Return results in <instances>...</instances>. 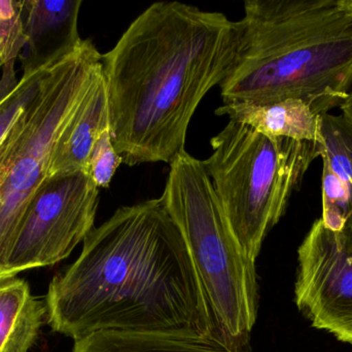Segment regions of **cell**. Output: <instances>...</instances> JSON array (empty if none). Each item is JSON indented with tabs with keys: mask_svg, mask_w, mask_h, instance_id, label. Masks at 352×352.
<instances>
[{
	"mask_svg": "<svg viewBox=\"0 0 352 352\" xmlns=\"http://www.w3.org/2000/svg\"><path fill=\"white\" fill-rule=\"evenodd\" d=\"M72 352H245L221 339L175 333L104 331L74 341Z\"/></svg>",
	"mask_w": 352,
	"mask_h": 352,
	"instance_id": "cell-12",
	"label": "cell"
},
{
	"mask_svg": "<svg viewBox=\"0 0 352 352\" xmlns=\"http://www.w3.org/2000/svg\"><path fill=\"white\" fill-rule=\"evenodd\" d=\"M26 43L22 1L0 0V63L2 65L0 92L12 90L18 83L14 61L20 57Z\"/></svg>",
	"mask_w": 352,
	"mask_h": 352,
	"instance_id": "cell-15",
	"label": "cell"
},
{
	"mask_svg": "<svg viewBox=\"0 0 352 352\" xmlns=\"http://www.w3.org/2000/svg\"><path fill=\"white\" fill-rule=\"evenodd\" d=\"M99 188L86 173L47 180L21 225L0 284L65 260L94 229Z\"/></svg>",
	"mask_w": 352,
	"mask_h": 352,
	"instance_id": "cell-7",
	"label": "cell"
},
{
	"mask_svg": "<svg viewBox=\"0 0 352 352\" xmlns=\"http://www.w3.org/2000/svg\"><path fill=\"white\" fill-rule=\"evenodd\" d=\"M295 302L314 328L352 344V231L312 225L298 249Z\"/></svg>",
	"mask_w": 352,
	"mask_h": 352,
	"instance_id": "cell-8",
	"label": "cell"
},
{
	"mask_svg": "<svg viewBox=\"0 0 352 352\" xmlns=\"http://www.w3.org/2000/svg\"><path fill=\"white\" fill-rule=\"evenodd\" d=\"M340 109L345 119L352 125V90L349 93V96L343 101L342 105H340Z\"/></svg>",
	"mask_w": 352,
	"mask_h": 352,
	"instance_id": "cell-18",
	"label": "cell"
},
{
	"mask_svg": "<svg viewBox=\"0 0 352 352\" xmlns=\"http://www.w3.org/2000/svg\"><path fill=\"white\" fill-rule=\"evenodd\" d=\"M239 22L179 1L148 6L102 54L109 125L123 163L170 165L190 120L231 70Z\"/></svg>",
	"mask_w": 352,
	"mask_h": 352,
	"instance_id": "cell-2",
	"label": "cell"
},
{
	"mask_svg": "<svg viewBox=\"0 0 352 352\" xmlns=\"http://www.w3.org/2000/svg\"><path fill=\"white\" fill-rule=\"evenodd\" d=\"M339 4L352 18V0H339Z\"/></svg>",
	"mask_w": 352,
	"mask_h": 352,
	"instance_id": "cell-19",
	"label": "cell"
},
{
	"mask_svg": "<svg viewBox=\"0 0 352 352\" xmlns=\"http://www.w3.org/2000/svg\"><path fill=\"white\" fill-rule=\"evenodd\" d=\"M122 163L123 157L116 150L109 125L102 130L93 147L86 174L99 189L109 188Z\"/></svg>",
	"mask_w": 352,
	"mask_h": 352,
	"instance_id": "cell-17",
	"label": "cell"
},
{
	"mask_svg": "<svg viewBox=\"0 0 352 352\" xmlns=\"http://www.w3.org/2000/svg\"><path fill=\"white\" fill-rule=\"evenodd\" d=\"M2 68V65H1V63H0V68Z\"/></svg>",
	"mask_w": 352,
	"mask_h": 352,
	"instance_id": "cell-20",
	"label": "cell"
},
{
	"mask_svg": "<svg viewBox=\"0 0 352 352\" xmlns=\"http://www.w3.org/2000/svg\"><path fill=\"white\" fill-rule=\"evenodd\" d=\"M109 125V99L101 68L54 146L47 180L86 173L93 147Z\"/></svg>",
	"mask_w": 352,
	"mask_h": 352,
	"instance_id": "cell-10",
	"label": "cell"
},
{
	"mask_svg": "<svg viewBox=\"0 0 352 352\" xmlns=\"http://www.w3.org/2000/svg\"><path fill=\"white\" fill-rule=\"evenodd\" d=\"M45 322V302L33 297L26 281L0 284V352H28Z\"/></svg>",
	"mask_w": 352,
	"mask_h": 352,
	"instance_id": "cell-13",
	"label": "cell"
},
{
	"mask_svg": "<svg viewBox=\"0 0 352 352\" xmlns=\"http://www.w3.org/2000/svg\"><path fill=\"white\" fill-rule=\"evenodd\" d=\"M210 144L212 154L203 165L236 242L256 262L324 146L267 136L230 120Z\"/></svg>",
	"mask_w": 352,
	"mask_h": 352,
	"instance_id": "cell-4",
	"label": "cell"
},
{
	"mask_svg": "<svg viewBox=\"0 0 352 352\" xmlns=\"http://www.w3.org/2000/svg\"><path fill=\"white\" fill-rule=\"evenodd\" d=\"M322 184L336 196L343 231H352V125L344 116L320 117Z\"/></svg>",
	"mask_w": 352,
	"mask_h": 352,
	"instance_id": "cell-14",
	"label": "cell"
},
{
	"mask_svg": "<svg viewBox=\"0 0 352 352\" xmlns=\"http://www.w3.org/2000/svg\"><path fill=\"white\" fill-rule=\"evenodd\" d=\"M161 198L188 246L221 332L232 346L248 352L258 318L256 262L236 242L203 161L180 153L170 163Z\"/></svg>",
	"mask_w": 352,
	"mask_h": 352,
	"instance_id": "cell-5",
	"label": "cell"
},
{
	"mask_svg": "<svg viewBox=\"0 0 352 352\" xmlns=\"http://www.w3.org/2000/svg\"><path fill=\"white\" fill-rule=\"evenodd\" d=\"M45 302L53 331L74 341L119 331L230 344L161 198L121 207L94 227L78 260L50 283Z\"/></svg>",
	"mask_w": 352,
	"mask_h": 352,
	"instance_id": "cell-1",
	"label": "cell"
},
{
	"mask_svg": "<svg viewBox=\"0 0 352 352\" xmlns=\"http://www.w3.org/2000/svg\"><path fill=\"white\" fill-rule=\"evenodd\" d=\"M217 116H227L230 121L245 124L261 134L302 142L322 143L320 117L300 99L276 103H223L215 110Z\"/></svg>",
	"mask_w": 352,
	"mask_h": 352,
	"instance_id": "cell-11",
	"label": "cell"
},
{
	"mask_svg": "<svg viewBox=\"0 0 352 352\" xmlns=\"http://www.w3.org/2000/svg\"><path fill=\"white\" fill-rule=\"evenodd\" d=\"M101 68L102 54L84 39L49 68L36 101L0 149V277L25 215L47 180L54 146Z\"/></svg>",
	"mask_w": 352,
	"mask_h": 352,
	"instance_id": "cell-6",
	"label": "cell"
},
{
	"mask_svg": "<svg viewBox=\"0 0 352 352\" xmlns=\"http://www.w3.org/2000/svg\"><path fill=\"white\" fill-rule=\"evenodd\" d=\"M82 0H22L27 43L20 55L23 72L51 68L80 45Z\"/></svg>",
	"mask_w": 352,
	"mask_h": 352,
	"instance_id": "cell-9",
	"label": "cell"
},
{
	"mask_svg": "<svg viewBox=\"0 0 352 352\" xmlns=\"http://www.w3.org/2000/svg\"><path fill=\"white\" fill-rule=\"evenodd\" d=\"M49 68L23 72L12 90L0 94V149L20 118L36 101Z\"/></svg>",
	"mask_w": 352,
	"mask_h": 352,
	"instance_id": "cell-16",
	"label": "cell"
},
{
	"mask_svg": "<svg viewBox=\"0 0 352 352\" xmlns=\"http://www.w3.org/2000/svg\"><path fill=\"white\" fill-rule=\"evenodd\" d=\"M223 103L300 99L318 116L352 90V18L339 0H248Z\"/></svg>",
	"mask_w": 352,
	"mask_h": 352,
	"instance_id": "cell-3",
	"label": "cell"
}]
</instances>
